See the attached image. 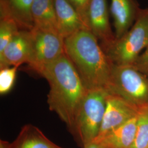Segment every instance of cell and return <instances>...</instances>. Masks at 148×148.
Segmentation results:
<instances>
[{"instance_id": "14", "label": "cell", "mask_w": 148, "mask_h": 148, "mask_svg": "<svg viewBox=\"0 0 148 148\" xmlns=\"http://www.w3.org/2000/svg\"><path fill=\"white\" fill-rule=\"evenodd\" d=\"M10 148H64L53 143L38 127L27 124L21 128Z\"/></svg>"}, {"instance_id": "10", "label": "cell", "mask_w": 148, "mask_h": 148, "mask_svg": "<svg viewBox=\"0 0 148 148\" xmlns=\"http://www.w3.org/2000/svg\"><path fill=\"white\" fill-rule=\"evenodd\" d=\"M140 9L136 0H111L110 13L114 20L116 38L131 28Z\"/></svg>"}, {"instance_id": "5", "label": "cell", "mask_w": 148, "mask_h": 148, "mask_svg": "<svg viewBox=\"0 0 148 148\" xmlns=\"http://www.w3.org/2000/svg\"><path fill=\"white\" fill-rule=\"evenodd\" d=\"M108 90L138 107L148 104V74L134 66L114 64Z\"/></svg>"}, {"instance_id": "12", "label": "cell", "mask_w": 148, "mask_h": 148, "mask_svg": "<svg viewBox=\"0 0 148 148\" xmlns=\"http://www.w3.org/2000/svg\"><path fill=\"white\" fill-rule=\"evenodd\" d=\"M34 0H0L1 17L11 18L21 30H31L34 27L32 9Z\"/></svg>"}, {"instance_id": "2", "label": "cell", "mask_w": 148, "mask_h": 148, "mask_svg": "<svg viewBox=\"0 0 148 148\" xmlns=\"http://www.w3.org/2000/svg\"><path fill=\"white\" fill-rule=\"evenodd\" d=\"M64 49L87 90H108L114 64L91 32L81 30L65 38Z\"/></svg>"}, {"instance_id": "9", "label": "cell", "mask_w": 148, "mask_h": 148, "mask_svg": "<svg viewBox=\"0 0 148 148\" xmlns=\"http://www.w3.org/2000/svg\"><path fill=\"white\" fill-rule=\"evenodd\" d=\"M30 51V31L20 30L0 53V69L27 63Z\"/></svg>"}, {"instance_id": "6", "label": "cell", "mask_w": 148, "mask_h": 148, "mask_svg": "<svg viewBox=\"0 0 148 148\" xmlns=\"http://www.w3.org/2000/svg\"><path fill=\"white\" fill-rule=\"evenodd\" d=\"M30 31L31 51L29 68L40 75L46 66L65 53L64 38L56 31L34 27Z\"/></svg>"}, {"instance_id": "20", "label": "cell", "mask_w": 148, "mask_h": 148, "mask_svg": "<svg viewBox=\"0 0 148 148\" xmlns=\"http://www.w3.org/2000/svg\"><path fill=\"white\" fill-rule=\"evenodd\" d=\"M134 66L144 73L148 74V45L139 57Z\"/></svg>"}, {"instance_id": "23", "label": "cell", "mask_w": 148, "mask_h": 148, "mask_svg": "<svg viewBox=\"0 0 148 148\" xmlns=\"http://www.w3.org/2000/svg\"></svg>"}, {"instance_id": "21", "label": "cell", "mask_w": 148, "mask_h": 148, "mask_svg": "<svg viewBox=\"0 0 148 148\" xmlns=\"http://www.w3.org/2000/svg\"><path fill=\"white\" fill-rule=\"evenodd\" d=\"M84 148H107L104 146L101 143L97 142L95 140H93L92 142L86 144Z\"/></svg>"}, {"instance_id": "4", "label": "cell", "mask_w": 148, "mask_h": 148, "mask_svg": "<svg viewBox=\"0 0 148 148\" xmlns=\"http://www.w3.org/2000/svg\"><path fill=\"white\" fill-rule=\"evenodd\" d=\"M148 45V8L140 9L131 28L103 49L116 65H132Z\"/></svg>"}, {"instance_id": "18", "label": "cell", "mask_w": 148, "mask_h": 148, "mask_svg": "<svg viewBox=\"0 0 148 148\" xmlns=\"http://www.w3.org/2000/svg\"><path fill=\"white\" fill-rule=\"evenodd\" d=\"M18 67L12 66L0 69V94L8 93L13 88Z\"/></svg>"}, {"instance_id": "17", "label": "cell", "mask_w": 148, "mask_h": 148, "mask_svg": "<svg viewBox=\"0 0 148 148\" xmlns=\"http://www.w3.org/2000/svg\"><path fill=\"white\" fill-rule=\"evenodd\" d=\"M19 27L11 18L1 17L0 20V53L2 52L13 37L19 32Z\"/></svg>"}, {"instance_id": "16", "label": "cell", "mask_w": 148, "mask_h": 148, "mask_svg": "<svg viewBox=\"0 0 148 148\" xmlns=\"http://www.w3.org/2000/svg\"><path fill=\"white\" fill-rule=\"evenodd\" d=\"M148 148V104L139 107L136 134L131 148Z\"/></svg>"}, {"instance_id": "8", "label": "cell", "mask_w": 148, "mask_h": 148, "mask_svg": "<svg viewBox=\"0 0 148 148\" xmlns=\"http://www.w3.org/2000/svg\"><path fill=\"white\" fill-rule=\"evenodd\" d=\"M107 0H91L87 13V24L99 41L102 48L115 40L109 21Z\"/></svg>"}, {"instance_id": "11", "label": "cell", "mask_w": 148, "mask_h": 148, "mask_svg": "<svg viewBox=\"0 0 148 148\" xmlns=\"http://www.w3.org/2000/svg\"><path fill=\"white\" fill-rule=\"evenodd\" d=\"M57 30L64 38L81 30H89L79 14L67 0H54Z\"/></svg>"}, {"instance_id": "3", "label": "cell", "mask_w": 148, "mask_h": 148, "mask_svg": "<svg viewBox=\"0 0 148 148\" xmlns=\"http://www.w3.org/2000/svg\"><path fill=\"white\" fill-rule=\"evenodd\" d=\"M109 92L104 88L88 90L75 119L71 133L77 145L84 148L86 144L98 136L106 111Z\"/></svg>"}, {"instance_id": "1", "label": "cell", "mask_w": 148, "mask_h": 148, "mask_svg": "<svg viewBox=\"0 0 148 148\" xmlns=\"http://www.w3.org/2000/svg\"><path fill=\"white\" fill-rule=\"evenodd\" d=\"M39 75L47 81V104L66 125L71 133L88 90L65 53L46 66Z\"/></svg>"}, {"instance_id": "15", "label": "cell", "mask_w": 148, "mask_h": 148, "mask_svg": "<svg viewBox=\"0 0 148 148\" xmlns=\"http://www.w3.org/2000/svg\"><path fill=\"white\" fill-rule=\"evenodd\" d=\"M32 14L34 27L58 32L54 0H34Z\"/></svg>"}, {"instance_id": "22", "label": "cell", "mask_w": 148, "mask_h": 148, "mask_svg": "<svg viewBox=\"0 0 148 148\" xmlns=\"http://www.w3.org/2000/svg\"><path fill=\"white\" fill-rule=\"evenodd\" d=\"M11 143L4 140H0V148H10Z\"/></svg>"}, {"instance_id": "13", "label": "cell", "mask_w": 148, "mask_h": 148, "mask_svg": "<svg viewBox=\"0 0 148 148\" xmlns=\"http://www.w3.org/2000/svg\"><path fill=\"white\" fill-rule=\"evenodd\" d=\"M137 120V116L94 140L107 148H131L136 134Z\"/></svg>"}, {"instance_id": "7", "label": "cell", "mask_w": 148, "mask_h": 148, "mask_svg": "<svg viewBox=\"0 0 148 148\" xmlns=\"http://www.w3.org/2000/svg\"><path fill=\"white\" fill-rule=\"evenodd\" d=\"M139 107L121 97L109 92L100 131L98 137L121 126L137 116Z\"/></svg>"}, {"instance_id": "19", "label": "cell", "mask_w": 148, "mask_h": 148, "mask_svg": "<svg viewBox=\"0 0 148 148\" xmlns=\"http://www.w3.org/2000/svg\"><path fill=\"white\" fill-rule=\"evenodd\" d=\"M79 14L83 21L87 24V13L91 0H67ZM89 29V28H88Z\"/></svg>"}]
</instances>
